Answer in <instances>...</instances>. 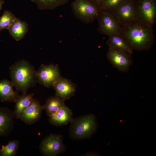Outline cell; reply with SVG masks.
Returning a JSON list of instances; mask_svg holds the SVG:
<instances>
[{
  "instance_id": "obj_1",
  "label": "cell",
  "mask_w": 156,
  "mask_h": 156,
  "mask_svg": "<svg viewBox=\"0 0 156 156\" xmlns=\"http://www.w3.org/2000/svg\"><path fill=\"white\" fill-rule=\"evenodd\" d=\"M121 34L133 51L148 50L155 40L153 27L137 21L122 25Z\"/></svg>"
},
{
  "instance_id": "obj_2",
  "label": "cell",
  "mask_w": 156,
  "mask_h": 156,
  "mask_svg": "<svg viewBox=\"0 0 156 156\" xmlns=\"http://www.w3.org/2000/svg\"><path fill=\"white\" fill-rule=\"evenodd\" d=\"M35 72L27 61L22 60L16 63L10 68V76L14 86L25 94L34 81Z\"/></svg>"
},
{
  "instance_id": "obj_3",
  "label": "cell",
  "mask_w": 156,
  "mask_h": 156,
  "mask_svg": "<svg viewBox=\"0 0 156 156\" xmlns=\"http://www.w3.org/2000/svg\"><path fill=\"white\" fill-rule=\"evenodd\" d=\"M70 123V135L73 139L89 138L95 133L97 128L96 118L92 114L73 118Z\"/></svg>"
},
{
  "instance_id": "obj_4",
  "label": "cell",
  "mask_w": 156,
  "mask_h": 156,
  "mask_svg": "<svg viewBox=\"0 0 156 156\" xmlns=\"http://www.w3.org/2000/svg\"><path fill=\"white\" fill-rule=\"evenodd\" d=\"M71 6L75 16L86 23L97 19L100 12L99 8L89 0H74Z\"/></svg>"
},
{
  "instance_id": "obj_5",
  "label": "cell",
  "mask_w": 156,
  "mask_h": 156,
  "mask_svg": "<svg viewBox=\"0 0 156 156\" xmlns=\"http://www.w3.org/2000/svg\"><path fill=\"white\" fill-rule=\"evenodd\" d=\"M137 21L153 27L156 22V0H136Z\"/></svg>"
},
{
  "instance_id": "obj_6",
  "label": "cell",
  "mask_w": 156,
  "mask_h": 156,
  "mask_svg": "<svg viewBox=\"0 0 156 156\" xmlns=\"http://www.w3.org/2000/svg\"><path fill=\"white\" fill-rule=\"evenodd\" d=\"M97 19V30L101 34L108 36L121 34L122 25L112 11L100 10Z\"/></svg>"
},
{
  "instance_id": "obj_7",
  "label": "cell",
  "mask_w": 156,
  "mask_h": 156,
  "mask_svg": "<svg viewBox=\"0 0 156 156\" xmlns=\"http://www.w3.org/2000/svg\"><path fill=\"white\" fill-rule=\"evenodd\" d=\"M40 151L46 156H55L64 152L65 147L61 135L51 134L42 141L40 145Z\"/></svg>"
},
{
  "instance_id": "obj_8",
  "label": "cell",
  "mask_w": 156,
  "mask_h": 156,
  "mask_svg": "<svg viewBox=\"0 0 156 156\" xmlns=\"http://www.w3.org/2000/svg\"><path fill=\"white\" fill-rule=\"evenodd\" d=\"M61 77L57 65L42 64L38 70L35 72V77L38 82L47 88L53 87Z\"/></svg>"
},
{
  "instance_id": "obj_9",
  "label": "cell",
  "mask_w": 156,
  "mask_h": 156,
  "mask_svg": "<svg viewBox=\"0 0 156 156\" xmlns=\"http://www.w3.org/2000/svg\"><path fill=\"white\" fill-rule=\"evenodd\" d=\"M131 55L125 51L109 48L107 56L114 67L125 73L128 71L132 64Z\"/></svg>"
},
{
  "instance_id": "obj_10",
  "label": "cell",
  "mask_w": 156,
  "mask_h": 156,
  "mask_svg": "<svg viewBox=\"0 0 156 156\" xmlns=\"http://www.w3.org/2000/svg\"><path fill=\"white\" fill-rule=\"evenodd\" d=\"M136 1V0H127L112 11L121 25L137 21Z\"/></svg>"
},
{
  "instance_id": "obj_11",
  "label": "cell",
  "mask_w": 156,
  "mask_h": 156,
  "mask_svg": "<svg viewBox=\"0 0 156 156\" xmlns=\"http://www.w3.org/2000/svg\"><path fill=\"white\" fill-rule=\"evenodd\" d=\"M55 91V96L64 101L69 99L75 93V85L70 80L60 77L53 87Z\"/></svg>"
},
{
  "instance_id": "obj_12",
  "label": "cell",
  "mask_w": 156,
  "mask_h": 156,
  "mask_svg": "<svg viewBox=\"0 0 156 156\" xmlns=\"http://www.w3.org/2000/svg\"><path fill=\"white\" fill-rule=\"evenodd\" d=\"M44 106L40 105L38 102L32 99L31 103L23 112L20 118L25 122L31 124L40 118Z\"/></svg>"
},
{
  "instance_id": "obj_13",
  "label": "cell",
  "mask_w": 156,
  "mask_h": 156,
  "mask_svg": "<svg viewBox=\"0 0 156 156\" xmlns=\"http://www.w3.org/2000/svg\"><path fill=\"white\" fill-rule=\"evenodd\" d=\"M49 117L50 122L57 126L66 125L73 119L72 110L66 105Z\"/></svg>"
},
{
  "instance_id": "obj_14",
  "label": "cell",
  "mask_w": 156,
  "mask_h": 156,
  "mask_svg": "<svg viewBox=\"0 0 156 156\" xmlns=\"http://www.w3.org/2000/svg\"><path fill=\"white\" fill-rule=\"evenodd\" d=\"M14 116L8 108H0V136H6L10 132Z\"/></svg>"
},
{
  "instance_id": "obj_15",
  "label": "cell",
  "mask_w": 156,
  "mask_h": 156,
  "mask_svg": "<svg viewBox=\"0 0 156 156\" xmlns=\"http://www.w3.org/2000/svg\"><path fill=\"white\" fill-rule=\"evenodd\" d=\"M12 81L7 79L0 81V99L2 101L16 102L19 96L13 89Z\"/></svg>"
},
{
  "instance_id": "obj_16",
  "label": "cell",
  "mask_w": 156,
  "mask_h": 156,
  "mask_svg": "<svg viewBox=\"0 0 156 156\" xmlns=\"http://www.w3.org/2000/svg\"><path fill=\"white\" fill-rule=\"evenodd\" d=\"M28 29V25L26 22L16 18L8 30L11 36L19 41L24 37Z\"/></svg>"
},
{
  "instance_id": "obj_17",
  "label": "cell",
  "mask_w": 156,
  "mask_h": 156,
  "mask_svg": "<svg viewBox=\"0 0 156 156\" xmlns=\"http://www.w3.org/2000/svg\"><path fill=\"white\" fill-rule=\"evenodd\" d=\"M106 44L109 48L125 51L131 54L133 52L121 34L109 36Z\"/></svg>"
},
{
  "instance_id": "obj_18",
  "label": "cell",
  "mask_w": 156,
  "mask_h": 156,
  "mask_svg": "<svg viewBox=\"0 0 156 156\" xmlns=\"http://www.w3.org/2000/svg\"><path fill=\"white\" fill-rule=\"evenodd\" d=\"M64 101L56 96L49 98L44 106V109L47 116H51L60 108L65 106Z\"/></svg>"
},
{
  "instance_id": "obj_19",
  "label": "cell",
  "mask_w": 156,
  "mask_h": 156,
  "mask_svg": "<svg viewBox=\"0 0 156 156\" xmlns=\"http://www.w3.org/2000/svg\"><path fill=\"white\" fill-rule=\"evenodd\" d=\"M34 94H23L19 96L16 101V105L14 112V115L17 118H20L23 112L27 107L31 103Z\"/></svg>"
},
{
  "instance_id": "obj_20",
  "label": "cell",
  "mask_w": 156,
  "mask_h": 156,
  "mask_svg": "<svg viewBox=\"0 0 156 156\" xmlns=\"http://www.w3.org/2000/svg\"><path fill=\"white\" fill-rule=\"evenodd\" d=\"M70 0H31L41 10H52L67 3Z\"/></svg>"
},
{
  "instance_id": "obj_21",
  "label": "cell",
  "mask_w": 156,
  "mask_h": 156,
  "mask_svg": "<svg viewBox=\"0 0 156 156\" xmlns=\"http://www.w3.org/2000/svg\"><path fill=\"white\" fill-rule=\"evenodd\" d=\"M16 18L11 11L5 10L0 18V31L4 29H8Z\"/></svg>"
},
{
  "instance_id": "obj_22",
  "label": "cell",
  "mask_w": 156,
  "mask_h": 156,
  "mask_svg": "<svg viewBox=\"0 0 156 156\" xmlns=\"http://www.w3.org/2000/svg\"><path fill=\"white\" fill-rule=\"evenodd\" d=\"M19 145L17 140L10 141L8 144L3 146L0 150V156H14L15 155Z\"/></svg>"
},
{
  "instance_id": "obj_23",
  "label": "cell",
  "mask_w": 156,
  "mask_h": 156,
  "mask_svg": "<svg viewBox=\"0 0 156 156\" xmlns=\"http://www.w3.org/2000/svg\"><path fill=\"white\" fill-rule=\"evenodd\" d=\"M127 0H104L99 7L100 10L113 11Z\"/></svg>"
},
{
  "instance_id": "obj_24",
  "label": "cell",
  "mask_w": 156,
  "mask_h": 156,
  "mask_svg": "<svg viewBox=\"0 0 156 156\" xmlns=\"http://www.w3.org/2000/svg\"><path fill=\"white\" fill-rule=\"evenodd\" d=\"M97 7L99 8L100 6L104 0H89Z\"/></svg>"
},
{
  "instance_id": "obj_25",
  "label": "cell",
  "mask_w": 156,
  "mask_h": 156,
  "mask_svg": "<svg viewBox=\"0 0 156 156\" xmlns=\"http://www.w3.org/2000/svg\"><path fill=\"white\" fill-rule=\"evenodd\" d=\"M5 2L4 0H0V11L2 8V5Z\"/></svg>"
}]
</instances>
